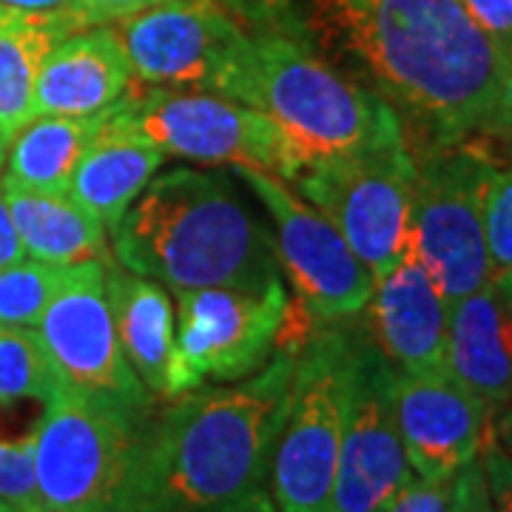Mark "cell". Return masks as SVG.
Instances as JSON below:
<instances>
[{
    "mask_svg": "<svg viewBox=\"0 0 512 512\" xmlns=\"http://www.w3.org/2000/svg\"><path fill=\"white\" fill-rule=\"evenodd\" d=\"M109 111L92 117L35 114L9 140L3 183L43 194H69V183L83 151L106 123Z\"/></svg>",
    "mask_w": 512,
    "mask_h": 512,
    "instance_id": "cell-22",
    "label": "cell"
},
{
    "mask_svg": "<svg viewBox=\"0 0 512 512\" xmlns=\"http://www.w3.org/2000/svg\"><path fill=\"white\" fill-rule=\"evenodd\" d=\"M157 3H165V0H80V9L92 26H103V23L128 18L134 12H143Z\"/></svg>",
    "mask_w": 512,
    "mask_h": 512,
    "instance_id": "cell-34",
    "label": "cell"
},
{
    "mask_svg": "<svg viewBox=\"0 0 512 512\" xmlns=\"http://www.w3.org/2000/svg\"><path fill=\"white\" fill-rule=\"evenodd\" d=\"M111 29L126 52L131 80L200 92L217 89L248 35L217 0H165L114 20Z\"/></svg>",
    "mask_w": 512,
    "mask_h": 512,
    "instance_id": "cell-14",
    "label": "cell"
},
{
    "mask_svg": "<svg viewBox=\"0 0 512 512\" xmlns=\"http://www.w3.org/2000/svg\"><path fill=\"white\" fill-rule=\"evenodd\" d=\"M493 285H495V291L501 293V299L507 302V308L512 311V271H507V274H501V276H495Z\"/></svg>",
    "mask_w": 512,
    "mask_h": 512,
    "instance_id": "cell-37",
    "label": "cell"
},
{
    "mask_svg": "<svg viewBox=\"0 0 512 512\" xmlns=\"http://www.w3.org/2000/svg\"><path fill=\"white\" fill-rule=\"evenodd\" d=\"M447 370L493 416L512 404V311L493 282L447 305Z\"/></svg>",
    "mask_w": 512,
    "mask_h": 512,
    "instance_id": "cell-18",
    "label": "cell"
},
{
    "mask_svg": "<svg viewBox=\"0 0 512 512\" xmlns=\"http://www.w3.org/2000/svg\"><path fill=\"white\" fill-rule=\"evenodd\" d=\"M26 256V248L20 242L18 225L12 220V211H9V202L3 194V185H0V268L3 265H15Z\"/></svg>",
    "mask_w": 512,
    "mask_h": 512,
    "instance_id": "cell-35",
    "label": "cell"
},
{
    "mask_svg": "<svg viewBox=\"0 0 512 512\" xmlns=\"http://www.w3.org/2000/svg\"><path fill=\"white\" fill-rule=\"evenodd\" d=\"M72 35L55 23L0 18V126L12 137L35 117L37 74L60 37Z\"/></svg>",
    "mask_w": 512,
    "mask_h": 512,
    "instance_id": "cell-23",
    "label": "cell"
},
{
    "mask_svg": "<svg viewBox=\"0 0 512 512\" xmlns=\"http://www.w3.org/2000/svg\"><path fill=\"white\" fill-rule=\"evenodd\" d=\"M234 171L274 220L279 265L291 279L299 308L319 322L359 316L376 279L336 225L311 202L299 200L282 177L254 168Z\"/></svg>",
    "mask_w": 512,
    "mask_h": 512,
    "instance_id": "cell-12",
    "label": "cell"
},
{
    "mask_svg": "<svg viewBox=\"0 0 512 512\" xmlns=\"http://www.w3.org/2000/svg\"><path fill=\"white\" fill-rule=\"evenodd\" d=\"M0 18L55 23V26L69 29V32L92 26L80 9V0H0Z\"/></svg>",
    "mask_w": 512,
    "mask_h": 512,
    "instance_id": "cell-28",
    "label": "cell"
},
{
    "mask_svg": "<svg viewBox=\"0 0 512 512\" xmlns=\"http://www.w3.org/2000/svg\"><path fill=\"white\" fill-rule=\"evenodd\" d=\"M493 436L501 444V450L512 458V404L493 416Z\"/></svg>",
    "mask_w": 512,
    "mask_h": 512,
    "instance_id": "cell-36",
    "label": "cell"
},
{
    "mask_svg": "<svg viewBox=\"0 0 512 512\" xmlns=\"http://www.w3.org/2000/svg\"><path fill=\"white\" fill-rule=\"evenodd\" d=\"M413 163L407 245L450 305L493 282L484 194L495 163L487 148L470 140L419 148Z\"/></svg>",
    "mask_w": 512,
    "mask_h": 512,
    "instance_id": "cell-6",
    "label": "cell"
},
{
    "mask_svg": "<svg viewBox=\"0 0 512 512\" xmlns=\"http://www.w3.org/2000/svg\"><path fill=\"white\" fill-rule=\"evenodd\" d=\"M478 458H481V467L487 476L493 512H512V458L501 450L493 433L487 436Z\"/></svg>",
    "mask_w": 512,
    "mask_h": 512,
    "instance_id": "cell-30",
    "label": "cell"
},
{
    "mask_svg": "<svg viewBox=\"0 0 512 512\" xmlns=\"http://www.w3.org/2000/svg\"><path fill=\"white\" fill-rule=\"evenodd\" d=\"M0 501L18 512H46L37 493L32 436L0 441Z\"/></svg>",
    "mask_w": 512,
    "mask_h": 512,
    "instance_id": "cell-27",
    "label": "cell"
},
{
    "mask_svg": "<svg viewBox=\"0 0 512 512\" xmlns=\"http://www.w3.org/2000/svg\"><path fill=\"white\" fill-rule=\"evenodd\" d=\"M66 390L35 328H0V407L49 402Z\"/></svg>",
    "mask_w": 512,
    "mask_h": 512,
    "instance_id": "cell-24",
    "label": "cell"
},
{
    "mask_svg": "<svg viewBox=\"0 0 512 512\" xmlns=\"http://www.w3.org/2000/svg\"><path fill=\"white\" fill-rule=\"evenodd\" d=\"M393 379L396 370L370 342L365 325H353L348 424L330 512H384L413 476L393 410Z\"/></svg>",
    "mask_w": 512,
    "mask_h": 512,
    "instance_id": "cell-13",
    "label": "cell"
},
{
    "mask_svg": "<svg viewBox=\"0 0 512 512\" xmlns=\"http://www.w3.org/2000/svg\"><path fill=\"white\" fill-rule=\"evenodd\" d=\"M37 333L66 390L109 407L134 424L151 419L154 393L131 370L114 330L106 262H80L69 268L66 282L37 322Z\"/></svg>",
    "mask_w": 512,
    "mask_h": 512,
    "instance_id": "cell-11",
    "label": "cell"
},
{
    "mask_svg": "<svg viewBox=\"0 0 512 512\" xmlns=\"http://www.w3.org/2000/svg\"><path fill=\"white\" fill-rule=\"evenodd\" d=\"M416 163L407 137L302 168L291 183L348 239L373 279L407 251Z\"/></svg>",
    "mask_w": 512,
    "mask_h": 512,
    "instance_id": "cell-8",
    "label": "cell"
},
{
    "mask_svg": "<svg viewBox=\"0 0 512 512\" xmlns=\"http://www.w3.org/2000/svg\"><path fill=\"white\" fill-rule=\"evenodd\" d=\"M72 265L26 262L0 268V328H37Z\"/></svg>",
    "mask_w": 512,
    "mask_h": 512,
    "instance_id": "cell-25",
    "label": "cell"
},
{
    "mask_svg": "<svg viewBox=\"0 0 512 512\" xmlns=\"http://www.w3.org/2000/svg\"><path fill=\"white\" fill-rule=\"evenodd\" d=\"M106 296L123 356L154 396L168 387L174 353V308L160 282L106 262Z\"/></svg>",
    "mask_w": 512,
    "mask_h": 512,
    "instance_id": "cell-20",
    "label": "cell"
},
{
    "mask_svg": "<svg viewBox=\"0 0 512 512\" xmlns=\"http://www.w3.org/2000/svg\"><path fill=\"white\" fill-rule=\"evenodd\" d=\"M484 137H493V140H504L512 143V60L504 69L501 77V86L493 100V109L487 114V123L481 128Z\"/></svg>",
    "mask_w": 512,
    "mask_h": 512,
    "instance_id": "cell-33",
    "label": "cell"
},
{
    "mask_svg": "<svg viewBox=\"0 0 512 512\" xmlns=\"http://www.w3.org/2000/svg\"><path fill=\"white\" fill-rule=\"evenodd\" d=\"M296 353L282 345L234 387H197L148 419L120 512H271V464Z\"/></svg>",
    "mask_w": 512,
    "mask_h": 512,
    "instance_id": "cell-2",
    "label": "cell"
},
{
    "mask_svg": "<svg viewBox=\"0 0 512 512\" xmlns=\"http://www.w3.org/2000/svg\"><path fill=\"white\" fill-rule=\"evenodd\" d=\"M143 427L72 390L49 399L29 433L43 510L120 512Z\"/></svg>",
    "mask_w": 512,
    "mask_h": 512,
    "instance_id": "cell-7",
    "label": "cell"
},
{
    "mask_svg": "<svg viewBox=\"0 0 512 512\" xmlns=\"http://www.w3.org/2000/svg\"><path fill=\"white\" fill-rule=\"evenodd\" d=\"M370 342L382 350L396 373H444L447 370V299L410 251L376 276L362 308Z\"/></svg>",
    "mask_w": 512,
    "mask_h": 512,
    "instance_id": "cell-16",
    "label": "cell"
},
{
    "mask_svg": "<svg viewBox=\"0 0 512 512\" xmlns=\"http://www.w3.org/2000/svg\"><path fill=\"white\" fill-rule=\"evenodd\" d=\"M111 114L171 157L268 171L285 183L291 177L276 128L259 111L217 92L151 86L146 94H123Z\"/></svg>",
    "mask_w": 512,
    "mask_h": 512,
    "instance_id": "cell-10",
    "label": "cell"
},
{
    "mask_svg": "<svg viewBox=\"0 0 512 512\" xmlns=\"http://www.w3.org/2000/svg\"><path fill=\"white\" fill-rule=\"evenodd\" d=\"M447 512H493V498H490L481 458H473L453 476Z\"/></svg>",
    "mask_w": 512,
    "mask_h": 512,
    "instance_id": "cell-29",
    "label": "cell"
},
{
    "mask_svg": "<svg viewBox=\"0 0 512 512\" xmlns=\"http://www.w3.org/2000/svg\"><path fill=\"white\" fill-rule=\"evenodd\" d=\"M393 410L410 470L427 481H453L493 433V410L444 373H396Z\"/></svg>",
    "mask_w": 512,
    "mask_h": 512,
    "instance_id": "cell-15",
    "label": "cell"
},
{
    "mask_svg": "<svg viewBox=\"0 0 512 512\" xmlns=\"http://www.w3.org/2000/svg\"><path fill=\"white\" fill-rule=\"evenodd\" d=\"M322 57L382 97L410 151L481 134L507 57L461 0H305Z\"/></svg>",
    "mask_w": 512,
    "mask_h": 512,
    "instance_id": "cell-1",
    "label": "cell"
},
{
    "mask_svg": "<svg viewBox=\"0 0 512 512\" xmlns=\"http://www.w3.org/2000/svg\"><path fill=\"white\" fill-rule=\"evenodd\" d=\"M450 481H427L416 473L384 512H447Z\"/></svg>",
    "mask_w": 512,
    "mask_h": 512,
    "instance_id": "cell-31",
    "label": "cell"
},
{
    "mask_svg": "<svg viewBox=\"0 0 512 512\" xmlns=\"http://www.w3.org/2000/svg\"><path fill=\"white\" fill-rule=\"evenodd\" d=\"M126 271L171 288L262 291L279 282L274 234L220 171L171 168L111 225Z\"/></svg>",
    "mask_w": 512,
    "mask_h": 512,
    "instance_id": "cell-3",
    "label": "cell"
},
{
    "mask_svg": "<svg viewBox=\"0 0 512 512\" xmlns=\"http://www.w3.org/2000/svg\"><path fill=\"white\" fill-rule=\"evenodd\" d=\"M0 512H18V510H12L9 504H3V501H0Z\"/></svg>",
    "mask_w": 512,
    "mask_h": 512,
    "instance_id": "cell-39",
    "label": "cell"
},
{
    "mask_svg": "<svg viewBox=\"0 0 512 512\" xmlns=\"http://www.w3.org/2000/svg\"><path fill=\"white\" fill-rule=\"evenodd\" d=\"M131 83L128 60L109 23L60 37L35 86V114L92 117L109 111Z\"/></svg>",
    "mask_w": 512,
    "mask_h": 512,
    "instance_id": "cell-17",
    "label": "cell"
},
{
    "mask_svg": "<svg viewBox=\"0 0 512 512\" xmlns=\"http://www.w3.org/2000/svg\"><path fill=\"white\" fill-rule=\"evenodd\" d=\"M177 330L165 399L205 382H239L274 356L288 316L282 279L262 291L174 288Z\"/></svg>",
    "mask_w": 512,
    "mask_h": 512,
    "instance_id": "cell-9",
    "label": "cell"
},
{
    "mask_svg": "<svg viewBox=\"0 0 512 512\" xmlns=\"http://www.w3.org/2000/svg\"><path fill=\"white\" fill-rule=\"evenodd\" d=\"M350 348L353 328L330 322L296 353L291 402L268 484L276 512H330L348 424Z\"/></svg>",
    "mask_w": 512,
    "mask_h": 512,
    "instance_id": "cell-5",
    "label": "cell"
},
{
    "mask_svg": "<svg viewBox=\"0 0 512 512\" xmlns=\"http://www.w3.org/2000/svg\"><path fill=\"white\" fill-rule=\"evenodd\" d=\"M9 134H6V128L0 126V168H3V163H6V151H9Z\"/></svg>",
    "mask_w": 512,
    "mask_h": 512,
    "instance_id": "cell-38",
    "label": "cell"
},
{
    "mask_svg": "<svg viewBox=\"0 0 512 512\" xmlns=\"http://www.w3.org/2000/svg\"><path fill=\"white\" fill-rule=\"evenodd\" d=\"M484 239L495 276L512 271V163L495 165L484 194Z\"/></svg>",
    "mask_w": 512,
    "mask_h": 512,
    "instance_id": "cell-26",
    "label": "cell"
},
{
    "mask_svg": "<svg viewBox=\"0 0 512 512\" xmlns=\"http://www.w3.org/2000/svg\"><path fill=\"white\" fill-rule=\"evenodd\" d=\"M214 92L276 128L291 165L288 183L308 165L404 137L382 97L288 35H245Z\"/></svg>",
    "mask_w": 512,
    "mask_h": 512,
    "instance_id": "cell-4",
    "label": "cell"
},
{
    "mask_svg": "<svg viewBox=\"0 0 512 512\" xmlns=\"http://www.w3.org/2000/svg\"><path fill=\"white\" fill-rule=\"evenodd\" d=\"M163 157L160 148H154L146 137L123 126L109 109L106 123L94 134V140L74 168L69 197L111 228L126 214L128 205L143 194V188L157 177Z\"/></svg>",
    "mask_w": 512,
    "mask_h": 512,
    "instance_id": "cell-19",
    "label": "cell"
},
{
    "mask_svg": "<svg viewBox=\"0 0 512 512\" xmlns=\"http://www.w3.org/2000/svg\"><path fill=\"white\" fill-rule=\"evenodd\" d=\"M478 26L493 37L507 60H512V0H461Z\"/></svg>",
    "mask_w": 512,
    "mask_h": 512,
    "instance_id": "cell-32",
    "label": "cell"
},
{
    "mask_svg": "<svg viewBox=\"0 0 512 512\" xmlns=\"http://www.w3.org/2000/svg\"><path fill=\"white\" fill-rule=\"evenodd\" d=\"M26 254L49 265L109 262L106 225L69 194L26 191L0 180Z\"/></svg>",
    "mask_w": 512,
    "mask_h": 512,
    "instance_id": "cell-21",
    "label": "cell"
}]
</instances>
